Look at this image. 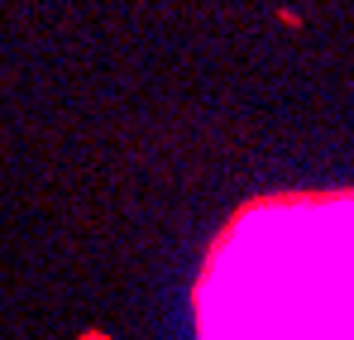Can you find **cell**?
Masks as SVG:
<instances>
[{
    "label": "cell",
    "mask_w": 354,
    "mask_h": 340,
    "mask_svg": "<svg viewBox=\"0 0 354 340\" xmlns=\"http://www.w3.org/2000/svg\"><path fill=\"white\" fill-rule=\"evenodd\" d=\"M196 340H354V187L235 211L196 278Z\"/></svg>",
    "instance_id": "1"
}]
</instances>
